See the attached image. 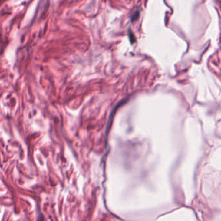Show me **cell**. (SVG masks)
Here are the masks:
<instances>
[{
  "mask_svg": "<svg viewBox=\"0 0 221 221\" xmlns=\"http://www.w3.org/2000/svg\"><path fill=\"white\" fill-rule=\"evenodd\" d=\"M139 16H140V13H139V12L138 11L134 12V13L133 14V15L131 16V21H134L137 20L138 18H139Z\"/></svg>",
  "mask_w": 221,
  "mask_h": 221,
  "instance_id": "1",
  "label": "cell"
}]
</instances>
